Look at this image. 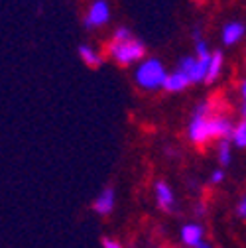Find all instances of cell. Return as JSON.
<instances>
[{
	"mask_svg": "<svg viewBox=\"0 0 246 248\" xmlns=\"http://www.w3.org/2000/svg\"><path fill=\"white\" fill-rule=\"evenodd\" d=\"M217 158H219V164L223 166V168H227L229 164H231V160H232V156H231V142L227 140V138H223L221 142H219V146H217Z\"/></svg>",
	"mask_w": 246,
	"mask_h": 248,
	"instance_id": "cell-13",
	"label": "cell"
},
{
	"mask_svg": "<svg viewBox=\"0 0 246 248\" xmlns=\"http://www.w3.org/2000/svg\"><path fill=\"white\" fill-rule=\"evenodd\" d=\"M244 36V26L240 22H229L225 28H223V42L227 46H232V44H238Z\"/></svg>",
	"mask_w": 246,
	"mask_h": 248,
	"instance_id": "cell-9",
	"label": "cell"
},
{
	"mask_svg": "<svg viewBox=\"0 0 246 248\" xmlns=\"http://www.w3.org/2000/svg\"><path fill=\"white\" fill-rule=\"evenodd\" d=\"M114 203H116V193H114V189H112V187H105V189L99 193V197L95 199L93 209H95L99 215H110L112 209H114Z\"/></svg>",
	"mask_w": 246,
	"mask_h": 248,
	"instance_id": "cell-6",
	"label": "cell"
},
{
	"mask_svg": "<svg viewBox=\"0 0 246 248\" xmlns=\"http://www.w3.org/2000/svg\"><path fill=\"white\" fill-rule=\"evenodd\" d=\"M197 248H213V246H211V244H207V242H201Z\"/></svg>",
	"mask_w": 246,
	"mask_h": 248,
	"instance_id": "cell-20",
	"label": "cell"
},
{
	"mask_svg": "<svg viewBox=\"0 0 246 248\" xmlns=\"http://www.w3.org/2000/svg\"><path fill=\"white\" fill-rule=\"evenodd\" d=\"M221 71H223V53L221 51H215L213 57H211V65H209V73H207L205 83L217 81V77L221 75Z\"/></svg>",
	"mask_w": 246,
	"mask_h": 248,
	"instance_id": "cell-11",
	"label": "cell"
},
{
	"mask_svg": "<svg viewBox=\"0 0 246 248\" xmlns=\"http://www.w3.org/2000/svg\"><path fill=\"white\" fill-rule=\"evenodd\" d=\"M189 83H191V81L187 79V75L177 69V71H173V73L168 75V81H166L164 89H166V91H171V93H177V91H183Z\"/></svg>",
	"mask_w": 246,
	"mask_h": 248,
	"instance_id": "cell-10",
	"label": "cell"
},
{
	"mask_svg": "<svg viewBox=\"0 0 246 248\" xmlns=\"http://www.w3.org/2000/svg\"><path fill=\"white\" fill-rule=\"evenodd\" d=\"M154 191H156V201H158V205H160L162 209H166V211L173 209L175 195H173L171 187H169L166 181H158V183H156V187H154Z\"/></svg>",
	"mask_w": 246,
	"mask_h": 248,
	"instance_id": "cell-8",
	"label": "cell"
},
{
	"mask_svg": "<svg viewBox=\"0 0 246 248\" xmlns=\"http://www.w3.org/2000/svg\"><path fill=\"white\" fill-rule=\"evenodd\" d=\"M128 38H132L128 30L126 28H120V30H116V34H114L112 40H128Z\"/></svg>",
	"mask_w": 246,
	"mask_h": 248,
	"instance_id": "cell-15",
	"label": "cell"
},
{
	"mask_svg": "<svg viewBox=\"0 0 246 248\" xmlns=\"http://www.w3.org/2000/svg\"><path fill=\"white\" fill-rule=\"evenodd\" d=\"M195 2H203V0H195Z\"/></svg>",
	"mask_w": 246,
	"mask_h": 248,
	"instance_id": "cell-21",
	"label": "cell"
},
{
	"mask_svg": "<svg viewBox=\"0 0 246 248\" xmlns=\"http://www.w3.org/2000/svg\"><path fill=\"white\" fill-rule=\"evenodd\" d=\"M231 138H232L234 146H238V148H246V120H242V122L236 124Z\"/></svg>",
	"mask_w": 246,
	"mask_h": 248,
	"instance_id": "cell-14",
	"label": "cell"
},
{
	"mask_svg": "<svg viewBox=\"0 0 246 248\" xmlns=\"http://www.w3.org/2000/svg\"><path fill=\"white\" fill-rule=\"evenodd\" d=\"M108 18H110L108 2H105V0H95L85 16V26L87 28H99V26H105L108 22Z\"/></svg>",
	"mask_w": 246,
	"mask_h": 248,
	"instance_id": "cell-5",
	"label": "cell"
},
{
	"mask_svg": "<svg viewBox=\"0 0 246 248\" xmlns=\"http://www.w3.org/2000/svg\"><path fill=\"white\" fill-rule=\"evenodd\" d=\"M181 240L185 246L197 248L203 242V227L197 223H187L185 227L181 229Z\"/></svg>",
	"mask_w": 246,
	"mask_h": 248,
	"instance_id": "cell-7",
	"label": "cell"
},
{
	"mask_svg": "<svg viewBox=\"0 0 246 248\" xmlns=\"http://www.w3.org/2000/svg\"><path fill=\"white\" fill-rule=\"evenodd\" d=\"M79 55H81V59L85 61L89 67H99L101 61H103L101 55H99L93 47H89V46H81V47H79Z\"/></svg>",
	"mask_w": 246,
	"mask_h": 248,
	"instance_id": "cell-12",
	"label": "cell"
},
{
	"mask_svg": "<svg viewBox=\"0 0 246 248\" xmlns=\"http://www.w3.org/2000/svg\"><path fill=\"white\" fill-rule=\"evenodd\" d=\"M103 246H105V248H122V244L116 242V240H112V238H105V240H103Z\"/></svg>",
	"mask_w": 246,
	"mask_h": 248,
	"instance_id": "cell-18",
	"label": "cell"
},
{
	"mask_svg": "<svg viewBox=\"0 0 246 248\" xmlns=\"http://www.w3.org/2000/svg\"><path fill=\"white\" fill-rule=\"evenodd\" d=\"M225 179V171L223 170H215L213 175H211V183H221Z\"/></svg>",
	"mask_w": 246,
	"mask_h": 248,
	"instance_id": "cell-16",
	"label": "cell"
},
{
	"mask_svg": "<svg viewBox=\"0 0 246 248\" xmlns=\"http://www.w3.org/2000/svg\"><path fill=\"white\" fill-rule=\"evenodd\" d=\"M232 122L227 116H209V105L203 103L197 107L189 122V140L193 144H205L211 138L232 136Z\"/></svg>",
	"mask_w": 246,
	"mask_h": 248,
	"instance_id": "cell-1",
	"label": "cell"
},
{
	"mask_svg": "<svg viewBox=\"0 0 246 248\" xmlns=\"http://www.w3.org/2000/svg\"><path fill=\"white\" fill-rule=\"evenodd\" d=\"M146 53V46L140 40L128 38V40H112L110 44V55L122 65L134 63V61L142 59Z\"/></svg>",
	"mask_w": 246,
	"mask_h": 248,
	"instance_id": "cell-4",
	"label": "cell"
},
{
	"mask_svg": "<svg viewBox=\"0 0 246 248\" xmlns=\"http://www.w3.org/2000/svg\"><path fill=\"white\" fill-rule=\"evenodd\" d=\"M242 99H244V108H242V112H244V116H246V81L242 83Z\"/></svg>",
	"mask_w": 246,
	"mask_h": 248,
	"instance_id": "cell-19",
	"label": "cell"
},
{
	"mask_svg": "<svg viewBox=\"0 0 246 248\" xmlns=\"http://www.w3.org/2000/svg\"><path fill=\"white\" fill-rule=\"evenodd\" d=\"M168 75L169 73L166 71L160 59H146L138 65L134 79L144 89H162L168 81Z\"/></svg>",
	"mask_w": 246,
	"mask_h": 248,
	"instance_id": "cell-3",
	"label": "cell"
},
{
	"mask_svg": "<svg viewBox=\"0 0 246 248\" xmlns=\"http://www.w3.org/2000/svg\"><path fill=\"white\" fill-rule=\"evenodd\" d=\"M211 57L213 53H209L207 46L201 40H197V57H183L179 61V71L185 73L191 83H201L207 79Z\"/></svg>",
	"mask_w": 246,
	"mask_h": 248,
	"instance_id": "cell-2",
	"label": "cell"
},
{
	"mask_svg": "<svg viewBox=\"0 0 246 248\" xmlns=\"http://www.w3.org/2000/svg\"><path fill=\"white\" fill-rule=\"evenodd\" d=\"M236 213H238V217H242V219H246V197H242V201L238 203Z\"/></svg>",
	"mask_w": 246,
	"mask_h": 248,
	"instance_id": "cell-17",
	"label": "cell"
}]
</instances>
